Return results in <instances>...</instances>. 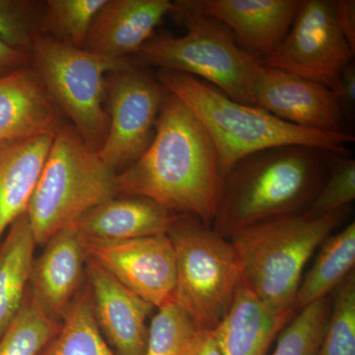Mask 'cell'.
<instances>
[{"instance_id": "obj_12", "label": "cell", "mask_w": 355, "mask_h": 355, "mask_svg": "<svg viewBox=\"0 0 355 355\" xmlns=\"http://www.w3.org/2000/svg\"><path fill=\"white\" fill-rule=\"evenodd\" d=\"M253 106L298 127L343 132V114L335 91L322 84L259 64L252 85Z\"/></svg>"}, {"instance_id": "obj_25", "label": "cell", "mask_w": 355, "mask_h": 355, "mask_svg": "<svg viewBox=\"0 0 355 355\" xmlns=\"http://www.w3.org/2000/svg\"><path fill=\"white\" fill-rule=\"evenodd\" d=\"M331 293L330 314L316 355H355L354 270Z\"/></svg>"}, {"instance_id": "obj_13", "label": "cell", "mask_w": 355, "mask_h": 355, "mask_svg": "<svg viewBox=\"0 0 355 355\" xmlns=\"http://www.w3.org/2000/svg\"><path fill=\"white\" fill-rule=\"evenodd\" d=\"M174 10L214 18L226 26L243 51L258 60L279 48L301 0H178Z\"/></svg>"}, {"instance_id": "obj_10", "label": "cell", "mask_w": 355, "mask_h": 355, "mask_svg": "<svg viewBox=\"0 0 355 355\" xmlns=\"http://www.w3.org/2000/svg\"><path fill=\"white\" fill-rule=\"evenodd\" d=\"M355 51L338 23L330 0H301L291 30L261 64L295 74L338 91L340 74Z\"/></svg>"}, {"instance_id": "obj_15", "label": "cell", "mask_w": 355, "mask_h": 355, "mask_svg": "<svg viewBox=\"0 0 355 355\" xmlns=\"http://www.w3.org/2000/svg\"><path fill=\"white\" fill-rule=\"evenodd\" d=\"M86 279L98 326L116 355H144L147 318L154 307L139 297L87 257Z\"/></svg>"}, {"instance_id": "obj_24", "label": "cell", "mask_w": 355, "mask_h": 355, "mask_svg": "<svg viewBox=\"0 0 355 355\" xmlns=\"http://www.w3.org/2000/svg\"><path fill=\"white\" fill-rule=\"evenodd\" d=\"M60 326L62 322L44 312L28 287L17 315L0 338V355H39Z\"/></svg>"}, {"instance_id": "obj_27", "label": "cell", "mask_w": 355, "mask_h": 355, "mask_svg": "<svg viewBox=\"0 0 355 355\" xmlns=\"http://www.w3.org/2000/svg\"><path fill=\"white\" fill-rule=\"evenodd\" d=\"M331 310V297L306 306L277 336L272 355H316Z\"/></svg>"}, {"instance_id": "obj_3", "label": "cell", "mask_w": 355, "mask_h": 355, "mask_svg": "<svg viewBox=\"0 0 355 355\" xmlns=\"http://www.w3.org/2000/svg\"><path fill=\"white\" fill-rule=\"evenodd\" d=\"M159 81L198 116L218 154L221 177L241 159L275 147L300 146L326 153L347 154L352 133L298 127L265 110L231 99L196 77L160 69Z\"/></svg>"}, {"instance_id": "obj_2", "label": "cell", "mask_w": 355, "mask_h": 355, "mask_svg": "<svg viewBox=\"0 0 355 355\" xmlns=\"http://www.w3.org/2000/svg\"><path fill=\"white\" fill-rule=\"evenodd\" d=\"M324 153L282 146L238 161L222 178L214 230L229 238L261 222L303 214L326 180Z\"/></svg>"}, {"instance_id": "obj_8", "label": "cell", "mask_w": 355, "mask_h": 355, "mask_svg": "<svg viewBox=\"0 0 355 355\" xmlns=\"http://www.w3.org/2000/svg\"><path fill=\"white\" fill-rule=\"evenodd\" d=\"M31 67L62 114L92 150L99 153L108 135L105 110L106 77L130 64L128 58H112L41 35L30 51Z\"/></svg>"}, {"instance_id": "obj_17", "label": "cell", "mask_w": 355, "mask_h": 355, "mask_svg": "<svg viewBox=\"0 0 355 355\" xmlns=\"http://www.w3.org/2000/svg\"><path fill=\"white\" fill-rule=\"evenodd\" d=\"M64 114L29 67L0 78V141L55 135Z\"/></svg>"}, {"instance_id": "obj_11", "label": "cell", "mask_w": 355, "mask_h": 355, "mask_svg": "<svg viewBox=\"0 0 355 355\" xmlns=\"http://www.w3.org/2000/svg\"><path fill=\"white\" fill-rule=\"evenodd\" d=\"M85 249L88 258L154 308L173 302L176 259L168 235L123 241L85 238Z\"/></svg>"}, {"instance_id": "obj_34", "label": "cell", "mask_w": 355, "mask_h": 355, "mask_svg": "<svg viewBox=\"0 0 355 355\" xmlns=\"http://www.w3.org/2000/svg\"><path fill=\"white\" fill-rule=\"evenodd\" d=\"M31 65L30 53H25L0 40V78Z\"/></svg>"}, {"instance_id": "obj_29", "label": "cell", "mask_w": 355, "mask_h": 355, "mask_svg": "<svg viewBox=\"0 0 355 355\" xmlns=\"http://www.w3.org/2000/svg\"><path fill=\"white\" fill-rule=\"evenodd\" d=\"M324 156L330 174L309 207L303 212L312 218L347 209L355 198L354 159L347 154L334 153H324Z\"/></svg>"}, {"instance_id": "obj_21", "label": "cell", "mask_w": 355, "mask_h": 355, "mask_svg": "<svg viewBox=\"0 0 355 355\" xmlns=\"http://www.w3.org/2000/svg\"><path fill=\"white\" fill-rule=\"evenodd\" d=\"M36 246L26 214L11 224L0 242V338L24 301Z\"/></svg>"}, {"instance_id": "obj_4", "label": "cell", "mask_w": 355, "mask_h": 355, "mask_svg": "<svg viewBox=\"0 0 355 355\" xmlns=\"http://www.w3.org/2000/svg\"><path fill=\"white\" fill-rule=\"evenodd\" d=\"M347 209L327 216L277 217L238 231L234 247L245 286L272 312H295L294 302L306 263L347 217Z\"/></svg>"}, {"instance_id": "obj_1", "label": "cell", "mask_w": 355, "mask_h": 355, "mask_svg": "<svg viewBox=\"0 0 355 355\" xmlns=\"http://www.w3.org/2000/svg\"><path fill=\"white\" fill-rule=\"evenodd\" d=\"M222 177L218 154L198 116L169 93L153 142L141 157L116 175L123 197L150 198L179 216L211 226Z\"/></svg>"}, {"instance_id": "obj_16", "label": "cell", "mask_w": 355, "mask_h": 355, "mask_svg": "<svg viewBox=\"0 0 355 355\" xmlns=\"http://www.w3.org/2000/svg\"><path fill=\"white\" fill-rule=\"evenodd\" d=\"M173 10L170 0H107L93 20L83 49L112 58L135 55Z\"/></svg>"}, {"instance_id": "obj_28", "label": "cell", "mask_w": 355, "mask_h": 355, "mask_svg": "<svg viewBox=\"0 0 355 355\" xmlns=\"http://www.w3.org/2000/svg\"><path fill=\"white\" fill-rule=\"evenodd\" d=\"M46 35L44 2L0 0V40L30 53L35 40Z\"/></svg>"}, {"instance_id": "obj_31", "label": "cell", "mask_w": 355, "mask_h": 355, "mask_svg": "<svg viewBox=\"0 0 355 355\" xmlns=\"http://www.w3.org/2000/svg\"><path fill=\"white\" fill-rule=\"evenodd\" d=\"M181 355H222L214 330L196 329Z\"/></svg>"}, {"instance_id": "obj_22", "label": "cell", "mask_w": 355, "mask_h": 355, "mask_svg": "<svg viewBox=\"0 0 355 355\" xmlns=\"http://www.w3.org/2000/svg\"><path fill=\"white\" fill-rule=\"evenodd\" d=\"M355 263V223L336 235H330L321 245L312 268L300 282L294 309L301 310L316 301L328 297L352 270Z\"/></svg>"}, {"instance_id": "obj_6", "label": "cell", "mask_w": 355, "mask_h": 355, "mask_svg": "<svg viewBox=\"0 0 355 355\" xmlns=\"http://www.w3.org/2000/svg\"><path fill=\"white\" fill-rule=\"evenodd\" d=\"M167 235L176 259L173 302L198 328L214 330L230 309L241 280L234 247L191 216L178 214Z\"/></svg>"}, {"instance_id": "obj_5", "label": "cell", "mask_w": 355, "mask_h": 355, "mask_svg": "<svg viewBox=\"0 0 355 355\" xmlns=\"http://www.w3.org/2000/svg\"><path fill=\"white\" fill-rule=\"evenodd\" d=\"M116 175L76 128H60L26 212L37 246H44L60 229L116 198Z\"/></svg>"}, {"instance_id": "obj_32", "label": "cell", "mask_w": 355, "mask_h": 355, "mask_svg": "<svg viewBox=\"0 0 355 355\" xmlns=\"http://www.w3.org/2000/svg\"><path fill=\"white\" fill-rule=\"evenodd\" d=\"M333 7L336 23L350 48L355 51V1L334 0Z\"/></svg>"}, {"instance_id": "obj_26", "label": "cell", "mask_w": 355, "mask_h": 355, "mask_svg": "<svg viewBox=\"0 0 355 355\" xmlns=\"http://www.w3.org/2000/svg\"><path fill=\"white\" fill-rule=\"evenodd\" d=\"M107 0H48L44 1L46 35L84 48L91 25Z\"/></svg>"}, {"instance_id": "obj_20", "label": "cell", "mask_w": 355, "mask_h": 355, "mask_svg": "<svg viewBox=\"0 0 355 355\" xmlns=\"http://www.w3.org/2000/svg\"><path fill=\"white\" fill-rule=\"evenodd\" d=\"M294 312L268 310L242 279L227 314L214 329L222 355H266Z\"/></svg>"}, {"instance_id": "obj_19", "label": "cell", "mask_w": 355, "mask_h": 355, "mask_svg": "<svg viewBox=\"0 0 355 355\" xmlns=\"http://www.w3.org/2000/svg\"><path fill=\"white\" fill-rule=\"evenodd\" d=\"M177 216L150 198L123 197L95 207L76 223L88 239L123 241L167 235Z\"/></svg>"}, {"instance_id": "obj_9", "label": "cell", "mask_w": 355, "mask_h": 355, "mask_svg": "<svg viewBox=\"0 0 355 355\" xmlns=\"http://www.w3.org/2000/svg\"><path fill=\"white\" fill-rule=\"evenodd\" d=\"M106 94L110 127L98 153L116 172L135 163L150 146L169 92L157 76L132 60L108 73Z\"/></svg>"}, {"instance_id": "obj_23", "label": "cell", "mask_w": 355, "mask_h": 355, "mask_svg": "<svg viewBox=\"0 0 355 355\" xmlns=\"http://www.w3.org/2000/svg\"><path fill=\"white\" fill-rule=\"evenodd\" d=\"M39 355H116L98 326L88 284L73 299L60 331Z\"/></svg>"}, {"instance_id": "obj_30", "label": "cell", "mask_w": 355, "mask_h": 355, "mask_svg": "<svg viewBox=\"0 0 355 355\" xmlns=\"http://www.w3.org/2000/svg\"><path fill=\"white\" fill-rule=\"evenodd\" d=\"M197 328L183 309L168 303L151 320L144 355H181Z\"/></svg>"}, {"instance_id": "obj_18", "label": "cell", "mask_w": 355, "mask_h": 355, "mask_svg": "<svg viewBox=\"0 0 355 355\" xmlns=\"http://www.w3.org/2000/svg\"><path fill=\"white\" fill-rule=\"evenodd\" d=\"M55 135L0 141V242L27 212Z\"/></svg>"}, {"instance_id": "obj_14", "label": "cell", "mask_w": 355, "mask_h": 355, "mask_svg": "<svg viewBox=\"0 0 355 355\" xmlns=\"http://www.w3.org/2000/svg\"><path fill=\"white\" fill-rule=\"evenodd\" d=\"M85 238L76 223L58 231L33 263L29 288L44 312L62 322L86 277Z\"/></svg>"}, {"instance_id": "obj_7", "label": "cell", "mask_w": 355, "mask_h": 355, "mask_svg": "<svg viewBox=\"0 0 355 355\" xmlns=\"http://www.w3.org/2000/svg\"><path fill=\"white\" fill-rule=\"evenodd\" d=\"M173 13L183 21L186 34L153 35L135 55L140 62L196 77L253 106L252 85L260 60L243 51L219 21L184 11Z\"/></svg>"}, {"instance_id": "obj_33", "label": "cell", "mask_w": 355, "mask_h": 355, "mask_svg": "<svg viewBox=\"0 0 355 355\" xmlns=\"http://www.w3.org/2000/svg\"><path fill=\"white\" fill-rule=\"evenodd\" d=\"M336 95L340 101L343 118L347 116H352L355 106V65L354 62H350L343 70Z\"/></svg>"}]
</instances>
